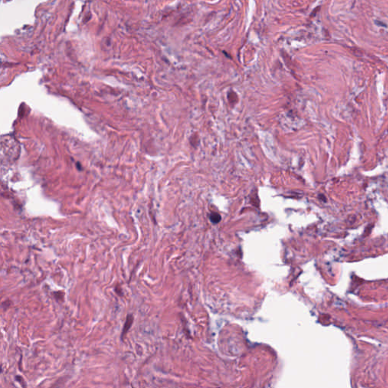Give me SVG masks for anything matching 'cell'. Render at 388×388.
<instances>
[{
  "instance_id": "1",
  "label": "cell",
  "mask_w": 388,
  "mask_h": 388,
  "mask_svg": "<svg viewBox=\"0 0 388 388\" xmlns=\"http://www.w3.org/2000/svg\"><path fill=\"white\" fill-rule=\"evenodd\" d=\"M133 321H134V317L131 314H129L127 315V318H126V322L125 323V325H124V328L123 331H122V334H121V338L123 339L124 336L127 334V331H129L130 327H131L132 324H133Z\"/></svg>"
},
{
  "instance_id": "2",
  "label": "cell",
  "mask_w": 388,
  "mask_h": 388,
  "mask_svg": "<svg viewBox=\"0 0 388 388\" xmlns=\"http://www.w3.org/2000/svg\"><path fill=\"white\" fill-rule=\"evenodd\" d=\"M210 219H211V221L213 222V223H218V222L220 221L221 216L218 215V214L213 213V214H212L211 216H210Z\"/></svg>"
}]
</instances>
